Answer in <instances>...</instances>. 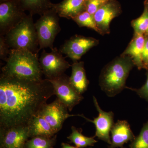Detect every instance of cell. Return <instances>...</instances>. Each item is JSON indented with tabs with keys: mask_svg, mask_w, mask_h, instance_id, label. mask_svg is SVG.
<instances>
[{
	"mask_svg": "<svg viewBox=\"0 0 148 148\" xmlns=\"http://www.w3.org/2000/svg\"><path fill=\"white\" fill-rule=\"evenodd\" d=\"M72 133L68 137V139L71 140L72 143L75 145L78 148H84L93 146L97 143V141L93 138L87 137L82 135L76 127L72 126Z\"/></svg>",
	"mask_w": 148,
	"mask_h": 148,
	"instance_id": "obj_20",
	"label": "cell"
},
{
	"mask_svg": "<svg viewBox=\"0 0 148 148\" xmlns=\"http://www.w3.org/2000/svg\"><path fill=\"white\" fill-rule=\"evenodd\" d=\"M2 75L18 79L39 82L43 73L37 53L29 51L11 49Z\"/></svg>",
	"mask_w": 148,
	"mask_h": 148,
	"instance_id": "obj_2",
	"label": "cell"
},
{
	"mask_svg": "<svg viewBox=\"0 0 148 148\" xmlns=\"http://www.w3.org/2000/svg\"><path fill=\"white\" fill-rule=\"evenodd\" d=\"M85 0H63L57 4H52V7L60 17L72 19L85 11Z\"/></svg>",
	"mask_w": 148,
	"mask_h": 148,
	"instance_id": "obj_15",
	"label": "cell"
},
{
	"mask_svg": "<svg viewBox=\"0 0 148 148\" xmlns=\"http://www.w3.org/2000/svg\"><path fill=\"white\" fill-rule=\"evenodd\" d=\"M55 95L47 79L32 81L1 75L0 128L27 126Z\"/></svg>",
	"mask_w": 148,
	"mask_h": 148,
	"instance_id": "obj_1",
	"label": "cell"
},
{
	"mask_svg": "<svg viewBox=\"0 0 148 148\" xmlns=\"http://www.w3.org/2000/svg\"><path fill=\"white\" fill-rule=\"evenodd\" d=\"M61 146H62V148H78L77 147H73L69 144L64 143H62Z\"/></svg>",
	"mask_w": 148,
	"mask_h": 148,
	"instance_id": "obj_29",
	"label": "cell"
},
{
	"mask_svg": "<svg viewBox=\"0 0 148 148\" xmlns=\"http://www.w3.org/2000/svg\"><path fill=\"white\" fill-rule=\"evenodd\" d=\"M68 108L58 98L50 104L45 105L39 113L49 123L55 133L62 128L64 121L69 117L74 116L70 114Z\"/></svg>",
	"mask_w": 148,
	"mask_h": 148,
	"instance_id": "obj_10",
	"label": "cell"
},
{
	"mask_svg": "<svg viewBox=\"0 0 148 148\" xmlns=\"http://www.w3.org/2000/svg\"><path fill=\"white\" fill-rule=\"evenodd\" d=\"M59 16L51 8L41 15L35 23L39 43V50L45 48H53L56 37L61 31Z\"/></svg>",
	"mask_w": 148,
	"mask_h": 148,
	"instance_id": "obj_5",
	"label": "cell"
},
{
	"mask_svg": "<svg viewBox=\"0 0 148 148\" xmlns=\"http://www.w3.org/2000/svg\"><path fill=\"white\" fill-rule=\"evenodd\" d=\"M54 142L55 138L50 136H35L27 141L25 148H52Z\"/></svg>",
	"mask_w": 148,
	"mask_h": 148,
	"instance_id": "obj_22",
	"label": "cell"
},
{
	"mask_svg": "<svg viewBox=\"0 0 148 148\" xmlns=\"http://www.w3.org/2000/svg\"><path fill=\"white\" fill-rule=\"evenodd\" d=\"M145 36H148V28L147 31H146V33H145Z\"/></svg>",
	"mask_w": 148,
	"mask_h": 148,
	"instance_id": "obj_30",
	"label": "cell"
},
{
	"mask_svg": "<svg viewBox=\"0 0 148 148\" xmlns=\"http://www.w3.org/2000/svg\"><path fill=\"white\" fill-rule=\"evenodd\" d=\"M130 148H148V120L144 124L138 137L132 141Z\"/></svg>",
	"mask_w": 148,
	"mask_h": 148,
	"instance_id": "obj_24",
	"label": "cell"
},
{
	"mask_svg": "<svg viewBox=\"0 0 148 148\" xmlns=\"http://www.w3.org/2000/svg\"><path fill=\"white\" fill-rule=\"evenodd\" d=\"M53 86L55 95L69 111L79 104L83 97L70 82L69 77L65 74L52 79H47Z\"/></svg>",
	"mask_w": 148,
	"mask_h": 148,
	"instance_id": "obj_7",
	"label": "cell"
},
{
	"mask_svg": "<svg viewBox=\"0 0 148 148\" xmlns=\"http://www.w3.org/2000/svg\"><path fill=\"white\" fill-rule=\"evenodd\" d=\"M1 129V148H25L30 137L27 126Z\"/></svg>",
	"mask_w": 148,
	"mask_h": 148,
	"instance_id": "obj_13",
	"label": "cell"
},
{
	"mask_svg": "<svg viewBox=\"0 0 148 148\" xmlns=\"http://www.w3.org/2000/svg\"><path fill=\"white\" fill-rule=\"evenodd\" d=\"M121 12V5L116 0H109L102 6L93 15L99 34H110L111 21L119 16Z\"/></svg>",
	"mask_w": 148,
	"mask_h": 148,
	"instance_id": "obj_12",
	"label": "cell"
},
{
	"mask_svg": "<svg viewBox=\"0 0 148 148\" xmlns=\"http://www.w3.org/2000/svg\"><path fill=\"white\" fill-rule=\"evenodd\" d=\"M109 0H85V11L94 15L95 12Z\"/></svg>",
	"mask_w": 148,
	"mask_h": 148,
	"instance_id": "obj_25",
	"label": "cell"
},
{
	"mask_svg": "<svg viewBox=\"0 0 148 148\" xmlns=\"http://www.w3.org/2000/svg\"><path fill=\"white\" fill-rule=\"evenodd\" d=\"M80 27H86L94 30L99 33L94 16L86 11L82 12L72 18Z\"/></svg>",
	"mask_w": 148,
	"mask_h": 148,
	"instance_id": "obj_23",
	"label": "cell"
},
{
	"mask_svg": "<svg viewBox=\"0 0 148 148\" xmlns=\"http://www.w3.org/2000/svg\"><path fill=\"white\" fill-rule=\"evenodd\" d=\"M72 73L69 77L70 82L80 94L82 95L87 90L89 81L88 79L82 61L74 62L72 64Z\"/></svg>",
	"mask_w": 148,
	"mask_h": 148,
	"instance_id": "obj_17",
	"label": "cell"
},
{
	"mask_svg": "<svg viewBox=\"0 0 148 148\" xmlns=\"http://www.w3.org/2000/svg\"><path fill=\"white\" fill-rule=\"evenodd\" d=\"M134 34L145 35L148 28V0L144 2V10L141 16L131 22Z\"/></svg>",
	"mask_w": 148,
	"mask_h": 148,
	"instance_id": "obj_21",
	"label": "cell"
},
{
	"mask_svg": "<svg viewBox=\"0 0 148 148\" xmlns=\"http://www.w3.org/2000/svg\"><path fill=\"white\" fill-rule=\"evenodd\" d=\"M10 49L29 51L38 53L39 43L33 15L26 14L17 25L4 36Z\"/></svg>",
	"mask_w": 148,
	"mask_h": 148,
	"instance_id": "obj_4",
	"label": "cell"
},
{
	"mask_svg": "<svg viewBox=\"0 0 148 148\" xmlns=\"http://www.w3.org/2000/svg\"><path fill=\"white\" fill-rule=\"evenodd\" d=\"M145 46L142 53L143 69L148 70V36H145Z\"/></svg>",
	"mask_w": 148,
	"mask_h": 148,
	"instance_id": "obj_28",
	"label": "cell"
},
{
	"mask_svg": "<svg viewBox=\"0 0 148 148\" xmlns=\"http://www.w3.org/2000/svg\"><path fill=\"white\" fill-rule=\"evenodd\" d=\"M26 15L19 0H0L1 36H5Z\"/></svg>",
	"mask_w": 148,
	"mask_h": 148,
	"instance_id": "obj_6",
	"label": "cell"
},
{
	"mask_svg": "<svg viewBox=\"0 0 148 148\" xmlns=\"http://www.w3.org/2000/svg\"><path fill=\"white\" fill-rule=\"evenodd\" d=\"M11 49L5 42L4 36H0V57L2 60L5 61L8 59Z\"/></svg>",
	"mask_w": 148,
	"mask_h": 148,
	"instance_id": "obj_26",
	"label": "cell"
},
{
	"mask_svg": "<svg viewBox=\"0 0 148 148\" xmlns=\"http://www.w3.org/2000/svg\"><path fill=\"white\" fill-rule=\"evenodd\" d=\"M135 66L132 58L121 56L102 70L99 77L101 89L109 97H114L126 88L125 83L130 71Z\"/></svg>",
	"mask_w": 148,
	"mask_h": 148,
	"instance_id": "obj_3",
	"label": "cell"
},
{
	"mask_svg": "<svg viewBox=\"0 0 148 148\" xmlns=\"http://www.w3.org/2000/svg\"><path fill=\"white\" fill-rule=\"evenodd\" d=\"M98 43L99 41L94 38L75 35L65 42L61 47L59 51L71 58L74 62H76Z\"/></svg>",
	"mask_w": 148,
	"mask_h": 148,
	"instance_id": "obj_9",
	"label": "cell"
},
{
	"mask_svg": "<svg viewBox=\"0 0 148 148\" xmlns=\"http://www.w3.org/2000/svg\"><path fill=\"white\" fill-rule=\"evenodd\" d=\"M39 61L43 74L47 77V79L61 75L71 66L56 48H53L49 53L43 50Z\"/></svg>",
	"mask_w": 148,
	"mask_h": 148,
	"instance_id": "obj_8",
	"label": "cell"
},
{
	"mask_svg": "<svg viewBox=\"0 0 148 148\" xmlns=\"http://www.w3.org/2000/svg\"><path fill=\"white\" fill-rule=\"evenodd\" d=\"M145 36L142 34H134L128 46L121 55L127 56L132 58L135 66L139 70L143 69L142 53L145 46Z\"/></svg>",
	"mask_w": 148,
	"mask_h": 148,
	"instance_id": "obj_16",
	"label": "cell"
},
{
	"mask_svg": "<svg viewBox=\"0 0 148 148\" xmlns=\"http://www.w3.org/2000/svg\"><path fill=\"white\" fill-rule=\"evenodd\" d=\"M21 7L32 15H42L52 8L50 0H19Z\"/></svg>",
	"mask_w": 148,
	"mask_h": 148,
	"instance_id": "obj_19",
	"label": "cell"
},
{
	"mask_svg": "<svg viewBox=\"0 0 148 148\" xmlns=\"http://www.w3.org/2000/svg\"><path fill=\"white\" fill-rule=\"evenodd\" d=\"M111 143L109 148L122 147L125 143L135 138L128 122L119 120L111 130Z\"/></svg>",
	"mask_w": 148,
	"mask_h": 148,
	"instance_id": "obj_14",
	"label": "cell"
},
{
	"mask_svg": "<svg viewBox=\"0 0 148 148\" xmlns=\"http://www.w3.org/2000/svg\"><path fill=\"white\" fill-rule=\"evenodd\" d=\"M93 101L94 106L99 113L98 116L92 120L87 118L83 115H79L87 121L90 122L95 125L96 129L95 137L110 145L111 140L110 132L114 124V113L112 112H106L100 108L97 99L94 96H93Z\"/></svg>",
	"mask_w": 148,
	"mask_h": 148,
	"instance_id": "obj_11",
	"label": "cell"
},
{
	"mask_svg": "<svg viewBox=\"0 0 148 148\" xmlns=\"http://www.w3.org/2000/svg\"><path fill=\"white\" fill-rule=\"evenodd\" d=\"M30 137L42 136L52 137L55 132L49 123L39 113L28 123Z\"/></svg>",
	"mask_w": 148,
	"mask_h": 148,
	"instance_id": "obj_18",
	"label": "cell"
},
{
	"mask_svg": "<svg viewBox=\"0 0 148 148\" xmlns=\"http://www.w3.org/2000/svg\"><path fill=\"white\" fill-rule=\"evenodd\" d=\"M146 75H147V80H146L145 83L140 88L135 89V88H130L127 87H126V88L130 89L132 91H135L140 98L145 99L148 102V70Z\"/></svg>",
	"mask_w": 148,
	"mask_h": 148,
	"instance_id": "obj_27",
	"label": "cell"
}]
</instances>
